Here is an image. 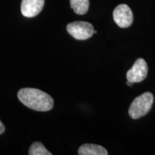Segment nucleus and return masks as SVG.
<instances>
[{"label":"nucleus","instance_id":"f257e3e1","mask_svg":"<svg viewBox=\"0 0 155 155\" xmlns=\"http://www.w3.org/2000/svg\"><path fill=\"white\" fill-rule=\"evenodd\" d=\"M17 97L25 106L37 111H48L54 105L53 98L50 95L37 88L20 89Z\"/></svg>","mask_w":155,"mask_h":155},{"label":"nucleus","instance_id":"f03ea898","mask_svg":"<svg viewBox=\"0 0 155 155\" xmlns=\"http://www.w3.org/2000/svg\"><path fill=\"white\" fill-rule=\"evenodd\" d=\"M154 102L152 93L146 92L135 98L129 109V114L133 119H138L148 114Z\"/></svg>","mask_w":155,"mask_h":155},{"label":"nucleus","instance_id":"7ed1b4c3","mask_svg":"<svg viewBox=\"0 0 155 155\" xmlns=\"http://www.w3.org/2000/svg\"><path fill=\"white\" fill-rule=\"evenodd\" d=\"M68 32L73 38L78 40H85L91 38L94 33L93 25L88 22H73L69 23L66 27Z\"/></svg>","mask_w":155,"mask_h":155},{"label":"nucleus","instance_id":"20e7f679","mask_svg":"<svg viewBox=\"0 0 155 155\" xmlns=\"http://www.w3.org/2000/svg\"><path fill=\"white\" fill-rule=\"evenodd\" d=\"M113 18L118 26L121 28H127L132 24L133 13L129 6L122 4L118 5L114 10Z\"/></svg>","mask_w":155,"mask_h":155},{"label":"nucleus","instance_id":"39448f33","mask_svg":"<svg viewBox=\"0 0 155 155\" xmlns=\"http://www.w3.org/2000/svg\"><path fill=\"white\" fill-rule=\"evenodd\" d=\"M148 73L147 63L143 58H138L134 62L132 68L127 71V81L132 83H140L146 78Z\"/></svg>","mask_w":155,"mask_h":155},{"label":"nucleus","instance_id":"423d86ee","mask_svg":"<svg viewBox=\"0 0 155 155\" xmlns=\"http://www.w3.org/2000/svg\"><path fill=\"white\" fill-rule=\"evenodd\" d=\"M45 0H22L21 4V12L26 17H33L42 11Z\"/></svg>","mask_w":155,"mask_h":155},{"label":"nucleus","instance_id":"0eeeda50","mask_svg":"<svg viewBox=\"0 0 155 155\" xmlns=\"http://www.w3.org/2000/svg\"><path fill=\"white\" fill-rule=\"evenodd\" d=\"M79 155H108V152L100 145L85 144L81 145L78 151Z\"/></svg>","mask_w":155,"mask_h":155},{"label":"nucleus","instance_id":"6e6552de","mask_svg":"<svg viewBox=\"0 0 155 155\" xmlns=\"http://www.w3.org/2000/svg\"><path fill=\"white\" fill-rule=\"evenodd\" d=\"M71 7L77 15H85L89 8V0H70Z\"/></svg>","mask_w":155,"mask_h":155},{"label":"nucleus","instance_id":"1a4fd4ad","mask_svg":"<svg viewBox=\"0 0 155 155\" xmlns=\"http://www.w3.org/2000/svg\"><path fill=\"white\" fill-rule=\"evenodd\" d=\"M30 155H52V153L50 152L45 147L41 142L35 141L32 144L30 150H29Z\"/></svg>","mask_w":155,"mask_h":155},{"label":"nucleus","instance_id":"9d476101","mask_svg":"<svg viewBox=\"0 0 155 155\" xmlns=\"http://www.w3.org/2000/svg\"><path fill=\"white\" fill-rule=\"evenodd\" d=\"M5 125H4V124L1 121V120H0V134H3L5 132Z\"/></svg>","mask_w":155,"mask_h":155},{"label":"nucleus","instance_id":"9b49d317","mask_svg":"<svg viewBox=\"0 0 155 155\" xmlns=\"http://www.w3.org/2000/svg\"><path fill=\"white\" fill-rule=\"evenodd\" d=\"M133 83H132V82H131V81H127V85L129 86H131L133 85Z\"/></svg>","mask_w":155,"mask_h":155}]
</instances>
